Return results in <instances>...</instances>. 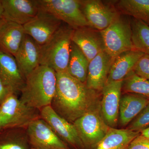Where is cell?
<instances>
[{"label":"cell","instance_id":"cell-1","mask_svg":"<svg viewBox=\"0 0 149 149\" xmlns=\"http://www.w3.org/2000/svg\"><path fill=\"white\" fill-rule=\"evenodd\" d=\"M56 87L51 106L67 121L73 123L86 113L99 106L98 93L88 88L67 72H56Z\"/></svg>","mask_w":149,"mask_h":149},{"label":"cell","instance_id":"cell-2","mask_svg":"<svg viewBox=\"0 0 149 149\" xmlns=\"http://www.w3.org/2000/svg\"><path fill=\"white\" fill-rule=\"evenodd\" d=\"M56 72L44 65H39L25 78L20 100L36 109L51 105L56 87Z\"/></svg>","mask_w":149,"mask_h":149},{"label":"cell","instance_id":"cell-3","mask_svg":"<svg viewBox=\"0 0 149 149\" xmlns=\"http://www.w3.org/2000/svg\"><path fill=\"white\" fill-rule=\"evenodd\" d=\"M74 29L63 22L47 42L40 46V65L56 72L67 71Z\"/></svg>","mask_w":149,"mask_h":149},{"label":"cell","instance_id":"cell-4","mask_svg":"<svg viewBox=\"0 0 149 149\" xmlns=\"http://www.w3.org/2000/svg\"><path fill=\"white\" fill-rule=\"evenodd\" d=\"M36 109L24 104L10 93L0 104V132L10 128L27 127L38 118Z\"/></svg>","mask_w":149,"mask_h":149},{"label":"cell","instance_id":"cell-5","mask_svg":"<svg viewBox=\"0 0 149 149\" xmlns=\"http://www.w3.org/2000/svg\"><path fill=\"white\" fill-rule=\"evenodd\" d=\"M73 124L85 149H94L110 128L102 117L100 105L85 113Z\"/></svg>","mask_w":149,"mask_h":149},{"label":"cell","instance_id":"cell-6","mask_svg":"<svg viewBox=\"0 0 149 149\" xmlns=\"http://www.w3.org/2000/svg\"><path fill=\"white\" fill-rule=\"evenodd\" d=\"M101 32L105 51L113 58H115L120 54L133 49L130 20L121 15Z\"/></svg>","mask_w":149,"mask_h":149},{"label":"cell","instance_id":"cell-7","mask_svg":"<svg viewBox=\"0 0 149 149\" xmlns=\"http://www.w3.org/2000/svg\"><path fill=\"white\" fill-rule=\"evenodd\" d=\"M40 8L74 29L89 26L78 0H38Z\"/></svg>","mask_w":149,"mask_h":149},{"label":"cell","instance_id":"cell-8","mask_svg":"<svg viewBox=\"0 0 149 149\" xmlns=\"http://www.w3.org/2000/svg\"><path fill=\"white\" fill-rule=\"evenodd\" d=\"M81 7L90 27L102 31L120 17L114 6L107 5L100 0L81 1Z\"/></svg>","mask_w":149,"mask_h":149},{"label":"cell","instance_id":"cell-9","mask_svg":"<svg viewBox=\"0 0 149 149\" xmlns=\"http://www.w3.org/2000/svg\"><path fill=\"white\" fill-rule=\"evenodd\" d=\"M62 23L53 15L40 8L36 16L23 26L25 34L41 46L50 39Z\"/></svg>","mask_w":149,"mask_h":149},{"label":"cell","instance_id":"cell-10","mask_svg":"<svg viewBox=\"0 0 149 149\" xmlns=\"http://www.w3.org/2000/svg\"><path fill=\"white\" fill-rule=\"evenodd\" d=\"M27 133L30 144L35 149H70L41 118L28 125Z\"/></svg>","mask_w":149,"mask_h":149},{"label":"cell","instance_id":"cell-11","mask_svg":"<svg viewBox=\"0 0 149 149\" xmlns=\"http://www.w3.org/2000/svg\"><path fill=\"white\" fill-rule=\"evenodd\" d=\"M40 110L41 118L50 125L63 141L76 149H85L73 123L58 114L51 105L45 107Z\"/></svg>","mask_w":149,"mask_h":149},{"label":"cell","instance_id":"cell-12","mask_svg":"<svg viewBox=\"0 0 149 149\" xmlns=\"http://www.w3.org/2000/svg\"><path fill=\"white\" fill-rule=\"evenodd\" d=\"M123 81L106 84L102 91L100 110L104 120L111 128L117 125Z\"/></svg>","mask_w":149,"mask_h":149},{"label":"cell","instance_id":"cell-13","mask_svg":"<svg viewBox=\"0 0 149 149\" xmlns=\"http://www.w3.org/2000/svg\"><path fill=\"white\" fill-rule=\"evenodd\" d=\"M72 41L80 48L89 62L100 53L105 51L101 31L90 26L74 29Z\"/></svg>","mask_w":149,"mask_h":149},{"label":"cell","instance_id":"cell-14","mask_svg":"<svg viewBox=\"0 0 149 149\" xmlns=\"http://www.w3.org/2000/svg\"><path fill=\"white\" fill-rule=\"evenodd\" d=\"M3 7V18L23 25L38 13V0H1Z\"/></svg>","mask_w":149,"mask_h":149},{"label":"cell","instance_id":"cell-15","mask_svg":"<svg viewBox=\"0 0 149 149\" xmlns=\"http://www.w3.org/2000/svg\"><path fill=\"white\" fill-rule=\"evenodd\" d=\"M114 59L104 51L90 61L86 82L88 88L98 93L102 92L106 85Z\"/></svg>","mask_w":149,"mask_h":149},{"label":"cell","instance_id":"cell-16","mask_svg":"<svg viewBox=\"0 0 149 149\" xmlns=\"http://www.w3.org/2000/svg\"><path fill=\"white\" fill-rule=\"evenodd\" d=\"M14 57L21 73L26 78L40 65V45L25 34Z\"/></svg>","mask_w":149,"mask_h":149},{"label":"cell","instance_id":"cell-17","mask_svg":"<svg viewBox=\"0 0 149 149\" xmlns=\"http://www.w3.org/2000/svg\"><path fill=\"white\" fill-rule=\"evenodd\" d=\"M0 78L11 92H20L25 84V78L21 73L15 58L0 50Z\"/></svg>","mask_w":149,"mask_h":149},{"label":"cell","instance_id":"cell-18","mask_svg":"<svg viewBox=\"0 0 149 149\" xmlns=\"http://www.w3.org/2000/svg\"><path fill=\"white\" fill-rule=\"evenodd\" d=\"M25 34L22 25L3 18L0 23V50L14 56Z\"/></svg>","mask_w":149,"mask_h":149},{"label":"cell","instance_id":"cell-19","mask_svg":"<svg viewBox=\"0 0 149 149\" xmlns=\"http://www.w3.org/2000/svg\"><path fill=\"white\" fill-rule=\"evenodd\" d=\"M144 54L140 51L133 49L118 56L112 65L107 84L123 81L133 71L136 63Z\"/></svg>","mask_w":149,"mask_h":149},{"label":"cell","instance_id":"cell-20","mask_svg":"<svg viewBox=\"0 0 149 149\" xmlns=\"http://www.w3.org/2000/svg\"><path fill=\"white\" fill-rule=\"evenodd\" d=\"M149 100L143 96L125 93L121 96L119 106L118 121L121 126L130 123L148 104Z\"/></svg>","mask_w":149,"mask_h":149},{"label":"cell","instance_id":"cell-21","mask_svg":"<svg viewBox=\"0 0 149 149\" xmlns=\"http://www.w3.org/2000/svg\"><path fill=\"white\" fill-rule=\"evenodd\" d=\"M141 133L128 129L110 127L107 133L94 149H126Z\"/></svg>","mask_w":149,"mask_h":149},{"label":"cell","instance_id":"cell-22","mask_svg":"<svg viewBox=\"0 0 149 149\" xmlns=\"http://www.w3.org/2000/svg\"><path fill=\"white\" fill-rule=\"evenodd\" d=\"M89 62L80 48L72 42L67 72L80 82L86 83Z\"/></svg>","mask_w":149,"mask_h":149},{"label":"cell","instance_id":"cell-23","mask_svg":"<svg viewBox=\"0 0 149 149\" xmlns=\"http://www.w3.org/2000/svg\"><path fill=\"white\" fill-rule=\"evenodd\" d=\"M114 6L120 14L132 17L149 26V0H120Z\"/></svg>","mask_w":149,"mask_h":149},{"label":"cell","instance_id":"cell-24","mask_svg":"<svg viewBox=\"0 0 149 149\" xmlns=\"http://www.w3.org/2000/svg\"><path fill=\"white\" fill-rule=\"evenodd\" d=\"M133 49L149 55V26L143 22L130 19Z\"/></svg>","mask_w":149,"mask_h":149},{"label":"cell","instance_id":"cell-25","mask_svg":"<svg viewBox=\"0 0 149 149\" xmlns=\"http://www.w3.org/2000/svg\"><path fill=\"white\" fill-rule=\"evenodd\" d=\"M122 91L140 95L149 100V80L139 77L132 71L123 81Z\"/></svg>","mask_w":149,"mask_h":149},{"label":"cell","instance_id":"cell-26","mask_svg":"<svg viewBox=\"0 0 149 149\" xmlns=\"http://www.w3.org/2000/svg\"><path fill=\"white\" fill-rule=\"evenodd\" d=\"M149 128V102L142 111L131 122L128 129L141 133Z\"/></svg>","mask_w":149,"mask_h":149},{"label":"cell","instance_id":"cell-27","mask_svg":"<svg viewBox=\"0 0 149 149\" xmlns=\"http://www.w3.org/2000/svg\"><path fill=\"white\" fill-rule=\"evenodd\" d=\"M133 72L139 77L149 80V55L142 56L133 69Z\"/></svg>","mask_w":149,"mask_h":149},{"label":"cell","instance_id":"cell-28","mask_svg":"<svg viewBox=\"0 0 149 149\" xmlns=\"http://www.w3.org/2000/svg\"><path fill=\"white\" fill-rule=\"evenodd\" d=\"M0 149H28L26 142L22 138H17L0 143Z\"/></svg>","mask_w":149,"mask_h":149},{"label":"cell","instance_id":"cell-29","mask_svg":"<svg viewBox=\"0 0 149 149\" xmlns=\"http://www.w3.org/2000/svg\"><path fill=\"white\" fill-rule=\"evenodd\" d=\"M128 149H149V138L141 133L130 143Z\"/></svg>","mask_w":149,"mask_h":149},{"label":"cell","instance_id":"cell-30","mask_svg":"<svg viewBox=\"0 0 149 149\" xmlns=\"http://www.w3.org/2000/svg\"><path fill=\"white\" fill-rule=\"evenodd\" d=\"M12 93L0 78V104L6 98L10 93Z\"/></svg>","mask_w":149,"mask_h":149},{"label":"cell","instance_id":"cell-31","mask_svg":"<svg viewBox=\"0 0 149 149\" xmlns=\"http://www.w3.org/2000/svg\"><path fill=\"white\" fill-rule=\"evenodd\" d=\"M3 7L1 2V1L0 0V19L3 18Z\"/></svg>","mask_w":149,"mask_h":149},{"label":"cell","instance_id":"cell-32","mask_svg":"<svg viewBox=\"0 0 149 149\" xmlns=\"http://www.w3.org/2000/svg\"><path fill=\"white\" fill-rule=\"evenodd\" d=\"M141 134L143 136L149 138V128L141 131Z\"/></svg>","mask_w":149,"mask_h":149},{"label":"cell","instance_id":"cell-33","mask_svg":"<svg viewBox=\"0 0 149 149\" xmlns=\"http://www.w3.org/2000/svg\"><path fill=\"white\" fill-rule=\"evenodd\" d=\"M2 19H0V23H1V21Z\"/></svg>","mask_w":149,"mask_h":149},{"label":"cell","instance_id":"cell-34","mask_svg":"<svg viewBox=\"0 0 149 149\" xmlns=\"http://www.w3.org/2000/svg\"><path fill=\"white\" fill-rule=\"evenodd\" d=\"M128 149V148H127V149Z\"/></svg>","mask_w":149,"mask_h":149}]
</instances>
